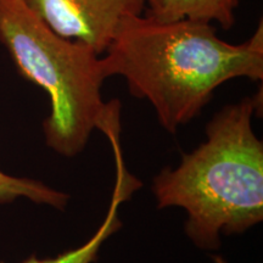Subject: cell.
I'll return each instance as SVG.
<instances>
[{
    "instance_id": "cell-1",
    "label": "cell",
    "mask_w": 263,
    "mask_h": 263,
    "mask_svg": "<svg viewBox=\"0 0 263 263\" xmlns=\"http://www.w3.org/2000/svg\"><path fill=\"white\" fill-rule=\"evenodd\" d=\"M103 60L106 77L122 76L130 94L146 99L170 133L188 123L230 80L263 78V26L241 44H229L211 22L143 15L121 22Z\"/></svg>"
},
{
    "instance_id": "cell-2",
    "label": "cell",
    "mask_w": 263,
    "mask_h": 263,
    "mask_svg": "<svg viewBox=\"0 0 263 263\" xmlns=\"http://www.w3.org/2000/svg\"><path fill=\"white\" fill-rule=\"evenodd\" d=\"M261 101L256 94L223 107L207 124L206 141L154 179L157 206L185 210V232L197 248L218 249L221 233L263 219V144L252 130Z\"/></svg>"
},
{
    "instance_id": "cell-3",
    "label": "cell",
    "mask_w": 263,
    "mask_h": 263,
    "mask_svg": "<svg viewBox=\"0 0 263 263\" xmlns=\"http://www.w3.org/2000/svg\"><path fill=\"white\" fill-rule=\"evenodd\" d=\"M0 42L21 74L50 97L48 145L67 157L80 154L106 111L103 60L84 43L52 32L21 0H0Z\"/></svg>"
},
{
    "instance_id": "cell-4",
    "label": "cell",
    "mask_w": 263,
    "mask_h": 263,
    "mask_svg": "<svg viewBox=\"0 0 263 263\" xmlns=\"http://www.w3.org/2000/svg\"><path fill=\"white\" fill-rule=\"evenodd\" d=\"M62 38L82 42L98 55L110 47L127 16L143 15L147 0H21Z\"/></svg>"
},
{
    "instance_id": "cell-5",
    "label": "cell",
    "mask_w": 263,
    "mask_h": 263,
    "mask_svg": "<svg viewBox=\"0 0 263 263\" xmlns=\"http://www.w3.org/2000/svg\"><path fill=\"white\" fill-rule=\"evenodd\" d=\"M115 159L118 162H116L117 178L112 199H111L110 207H108V212L105 217L104 223L99 227L98 232L91 236L89 241L85 242L81 248L70 250V251L59 255L55 258L38 259L37 257H31L24 263H91L94 261L99 249L104 244L105 240L120 229L121 222L118 219V206L124 200H127L130 196V194L140 185V183L127 172L122 155L117 154V155H115Z\"/></svg>"
},
{
    "instance_id": "cell-6",
    "label": "cell",
    "mask_w": 263,
    "mask_h": 263,
    "mask_svg": "<svg viewBox=\"0 0 263 263\" xmlns=\"http://www.w3.org/2000/svg\"><path fill=\"white\" fill-rule=\"evenodd\" d=\"M239 0H159L154 9L145 10V15L159 21L190 18L197 21H216L224 29L235 24V10Z\"/></svg>"
},
{
    "instance_id": "cell-7",
    "label": "cell",
    "mask_w": 263,
    "mask_h": 263,
    "mask_svg": "<svg viewBox=\"0 0 263 263\" xmlns=\"http://www.w3.org/2000/svg\"><path fill=\"white\" fill-rule=\"evenodd\" d=\"M17 197H27L32 201L64 209L68 195L50 189L37 180L16 178L0 172V202H9Z\"/></svg>"
},
{
    "instance_id": "cell-8",
    "label": "cell",
    "mask_w": 263,
    "mask_h": 263,
    "mask_svg": "<svg viewBox=\"0 0 263 263\" xmlns=\"http://www.w3.org/2000/svg\"><path fill=\"white\" fill-rule=\"evenodd\" d=\"M147 4H149V9H154L159 4V0H147Z\"/></svg>"
}]
</instances>
